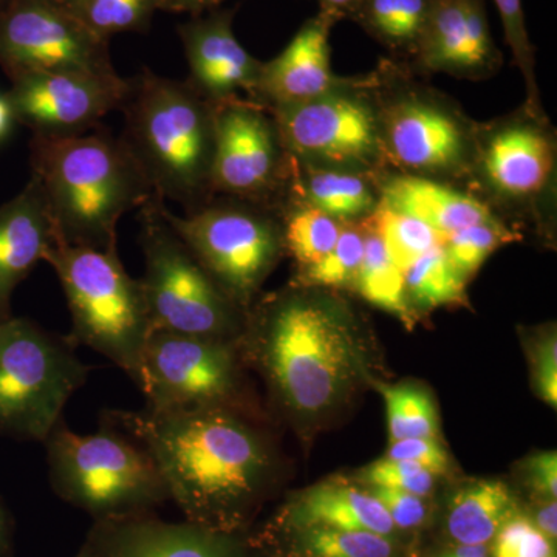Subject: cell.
<instances>
[{
  "mask_svg": "<svg viewBox=\"0 0 557 557\" xmlns=\"http://www.w3.org/2000/svg\"><path fill=\"white\" fill-rule=\"evenodd\" d=\"M486 545H458L454 552L442 555L443 557H487Z\"/></svg>",
  "mask_w": 557,
  "mask_h": 557,
  "instance_id": "obj_48",
  "label": "cell"
},
{
  "mask_svg": "<svg viewBox=\"0 0 557 557\" xmlns=\"http://www.w3.org/2000/svg\"><path fill=\"white\" fill-rule=\"evenodd\" d=\"M76 557H91V556H90V553L87 552L86 548H84L83 552H81L79 555Z\"/></svg>",
  "mask_w": 557,
  "mask_h": 557,
  "instance_id": "obj_51",
  "label": "cell"
},
{
  "mask_svg": "<svg viewBox=\"0 0 557 557\" xmlns=\"http://www.w3.org/2000/svg\"><path fill=\"white\" fill-rule=\"evenodd\" d=\"M89 373L72 339L30 319L0 322V435L44 443Z\"/></svg>",
  "mask_w": 557,
  "mask_h": 557,
  "instance_id": "obj_9",
  "label": "cell"
},
{
  "mask_svg": "<svg viewBox=\"0 0 557 557\" xmlns=\"http://www.w3.org/2000/svg\"><path fill=\"white\" fill-rule=\"evenodd\" d=\"M516 516L511 491L498 480H479L450 500L446 528L458 545H486Z\"/></svg>",
  "mask_w": 557,
  "mask_h": 557,
  "instance_id": "obj_25",
  "label": "cell"
},
{
  "mask_svg": "<svg viewBox=\"0 0 557 557\" xmlns=\"http://www.w3.org/2000/svg\"><path fill=\"white\" fill-rule=\"evenodd\" d=\"M10 2L11 0H0V11L5 9V7L9 5Z\"/></svg>",
  "mask_w": 557,
  "mask_h": 557,
  "instance_id": "obj_50",
  "label": "cell"
},
{
  "mask_svg": "<svg viewBox=\"0 0 557 557\" xmlns=\"http://www.w3.org/2000/svg\"><path fill=\"white\" fill-rule=\"evenodd\" d=\"M17 126H20V121L14 112L9 90L0 91V145L11 137Z\"/></svg>",
  "mask_w": 557,
  "mask_h": 557,
  "instance_id": "obj_44",
  "label": "cell"
},
{
  "mask_svg": "<svg viewBox=\"0 0 557 557\" xmlns=\"http://www.w3.org/2000/svg\"><path fill=\"white\" fill-rule=\"evenodd\" d=\"M534 525L544 534L548 541H556L557 537V505L556 500L545 502L544 507L537 509Z\"/></svg>",
  "mask_w": 557,
  "mask_h": 557,
  "instance_id": "obj_45",
  "label": "cell"
},
{
  "mask_svg": "<svg viewBox=\"0 0 557 557\" xmlns=\"http://www.w3.org/2000/svg\"><path fill=\"white\" fill-rule=\"evenodd\" d=\"M440 557H442V556H440Z\"/></svg>",
  "mask_w": 557,
  "mask_h": 557,
  "instance_id": "obj_52",
  "label": "cell"
},
{
  "mask_svg": "<svg viewBox=\"0 0 557 557\" xmlns=\"http://www.w3.org/2000/svg\"><path fill=\"white\" fill-rule=\"evenodd\" d=\"M520 239L522 234L512 228L507 220L494 219L458 230L443 237L442 245L458 273L469 278L498 248Z\"/></svg>",
  "mask_w": 557,
  "mask_h": 557,
  "instance_id": "obj_33",
  "label": "cell"
},
{
  "mask_svg": "<svg viewBox=\"0 0 557 557\" xmlns=\"http://www.w3.org/2000/svg\"><path fill=\"white\" fill-rule=\"evenodd\" d=\"M338 22L324 11L304 22L287 47L263 62L256 102L269 110L287 108L347 84L350 76H338L332 67L330 36Z\"/></svg>",
  "mask_w": 557,
  "mask_h": 557,
  "instance_id": "obj_19",
  "label": "cell"
},
{
  "mask_svg": "<svg viewBox=\"0 0 557 557\" xmlns=\"http://www.w3.org/2000/svg\"><path fill=\"white\" fill-rule=\"evenodd\" d=\"M527 478L530 486L545 498L557 497V454L556 450L536 454L527 461Z\"/></svg>",
  "mask_w": 557,
  "mask_h": 557,
  "instance_id": "obj_42",
  "label": "cell"
},
{
  "mask_svg": "<svg viewBox=\"0 0 557 557\" xmlns=\"http://www.w3.org/2000/svg\"><path fill=\"white\" fill-rule=\"evenodd\" d=\"M467 284L468 278L461 276L450 263L442 242L405 271L406 295L410 309L416 313L465 306L468 300Z\"/></svg>",
  "mask_w": 557,
  "mask_h": 557,
  "instance_id": "obj_27",
  "label": "cell"
},
{
  "mask_svg": "<svg viewBox=\"0 0 557 557\" xmlns=\"http://www.w3.org/2000/svg\"><path fill=\"white\" fill-rule=\"evenodd\" d=\"M58 245L38 180L0 205V322L13 318L11 298L21 282Z\"/></svg>",
  "mask_w": 557,
  "mask_h": 557,
  "instance_id": "obj_21",
  "label": "cell"
},
{
  "mask_svg": "<svg viewBox=\"0 0 557 557\" xmlns=\"http://www.w3.org/2000/svg\"><path fill=\"white\" fill-rule=\"evenodd\" d=\"M84 548L91 557H236L220 531L161 522L148 512L98 520Z\"/></svg>",
  "mask_w": 557,
  "mask_h": 557,
  "instance_id": "obj_20",
  "label": "cell"
},
{
  "mask_svg": "<svg viewBox=\"0 0 557 557\" xmlns=\"http://www.w3.org/2000/svg\"><path fill=\"white\" fill-rule=\"evenodd\" d=\"M234 14L236 10H211L178 27L189 69L186 84L214 106L258 98L263 61L234 35Z\"/></svg>",
  "mask_w": 557,
  "mask_h": 557,
  "instance_id": "obj_18",
  "label": "cell"
},
{
  "mask_svg": "<svg viewBox=\"0 0 557 557\" xmlns=\"http://www.w3.org/2000/svg\"><path fill=\"white\" fill-rule=\"evenodd\" d=\"M0 67L10 83L44 73H116L109 40L58 0H11L0 11Z\"/></svg>",
  "mask_w": 557,
  "mask_h": 557,
  "instance_id": "obj_14",
  "label": "cell"
},
{
  "mask_svg": "<svg viewBox=\"0 0 557 557\" xmlns=\"http://www.w3.org/2000/svg\"><path fill=\"white\" fill-rule=\"evenodd\" d=\"M504 64L487 21L485 0H435L409 69L417 75L482 81Z\"/></svg>",
  "mask_w": 557,
  "mask_h": 557,
  "instance_id": "obj_17",
  "label": "cell"
},
{
  "mask_svg": "<svg viewBox=\"0 0 557 557\" xmlns=\"http://www.w3.org/2000/svg\"><path fill=\"white\" fill-rule=\"evenodd\" d=\"M289 159L311 166L362 172L376 178L388 171L372 76L314 100L270 110Z\"/></svg>",
  "mask_w": 557,
  "mask_h": 557,
  "instance_id": "obj_11",
  "label": "cell"
},
{
  "mask_svg": "<svg viewBox=\"0 0 557 557\" xmlns=\"http://www.w3.org/2000/svg\"><path fill=\"white\" fill-rule=\"evenodd\" d=\"M277 527L285 531L329 527L370 531L381 536H391L395 531L379 498L341 482L321 483L293 497L278 516Z\"/></svg>",
  "mask_w": 557,
  "mask_h": 557,
  "instance_id": "obj_23",
  "label": "cell"
},
{
  "mask_svg": "<svg viewBox=\"0 0 557 557\" xmlns=\"http://www.w3.org/2000/svg\"><path fill=\"white\" fill-rule=\"evenodd\" d=\"M131 81L121 112V139L149 180L157 199L193 212L214 199L215 106L186 81L143 70Z\"/></svg>",
  "mask_w": 557,
  "mask_h": 557,
  "instance_id": "obj_4",
  "label": "cell"
},
{
  "mask_svg": "<svg viewBox=\"0 0 557 557\" xmlns=\"http://www.w3.org/2000/svg\"><path fill=\"white\" fill-rule=\"evenodd\" d=\"M364 226L361 222L344 223L335 247L318 263L299 270L296 285L329 289H355L364 258Z\"/></svg>",
  "mask_w": 557,
  "mask_h": 557,
  "instance_id": "obj_32",
  "label": "cell"
},
{
  "mask_svg": "<svg viewBox=\"0 0 557 557\" xmlns=\"http://www.w3.org/2000/svg\"><path fill=\"white\" fill-rule=\"evenodd\" d=\"M284 230L285 252L309 269L335 247L344 223L302 201L287 200L278 207Z\"/></svg>",
  "mask_w": 557,
  "mask_h": 557,
  "instance_id": "obj_29",
  "label": "cell"
},
{
  "mask_svg": "<svg viewBox=\"0 0 557 557\" xmlns=\"http://www.w3.org/2000/svg\"><path fill=\"white\" fill-rule=\"evenodd\" d=\"M226 0H159L160 11H171V13H189L193 16L208 13L222 5Z\"/></svg>",
  "mask_w": 557,
  "mask_h": 557,
  "instance_id": "obj_43",
  "label": "cell"
},
{
  "mask_svg": "<svg viewBox=\"0 0 557 557\" xmlns=\"http://www.w3.org/2000/svg\"><path fill=\"white\" fill-rule=\"evenodd\" d=\"M386 399L388 438H437L438 417L431 395L416 384L381 387Z\"/></svg>",
  "mask_w": 557,
  "mask_h": 557,
  "instance_id": "obj_34",
  "label": "cell"
},
{
  "mask_svg": "<svg viewBox=\"0 0 557 557\" xmlns=\"http://www.w3.org/2000/svg\"><path fill=\"white\" fill-rule=\"evenodd\" d=\"M361 0H318L319 11L333 14L339 21L348 20L351 11L357 9Z\"/></svg>",
  "mask_w": 557,
  "mask_h": 557,
  "instance_id": "obj_46",
  "label": "cell"
},
{
  "mask_svg": "<svg viewBox=\"0 0 557 557\" xmlns=\"http://www.w3.org/2000/svg\"><path fill=\"white\" fill-rule=\"evenodd\" d=\"M44 262L60 278L72 314L75 346H87L119 366L138 388L150 335L141 281L129 276L116 251L54 245Z\"/></svg>",
  "mask_w": 557,
  "mask_h": 557,
  "instance_id": "obj_6",
  "label": "cell"
},
{
  "mask_svg": "<svg viewBox=\"0 0 557 557\" xmlns=\"http://www.w3.org/2000/svg\"><path fill=\"white\" fill-rule=\"evenodd\" d=\"M159 0H86L76 11L79 20L102 39L126 32H146Z\"/></svg>",
  "mask_w": 557,
  "mask_h": 557,
  "instance_id": "obj_36",
  "label": "cell"
},
{
  "mask_svg": "<svg viewBox=\"0 0 557 557\" xmlns=\"http://www.w3.org/2000/svg\"><path fill=\"white\" fill-rule=\"evenodd\" d=\"M58 2H61L62 5L67 7V9L72 10L73 13H76L86 0H58Z\"/></svg>",
  "mask_w": 557,
  "mask_h": 557,
  "instance_id": "obj_49",
  "label": "cell"
},
{
  "mask_svg": "<svg viewBox=\"0 0 557 557\" xmlns=\"http://www.w3.org/2000/svg\"><path fill=\"white\" fill-rule=\"evenodd\" d=\"M534 384L539 397L553 409L557 408V339L556 333H547L534 351Z\"/></svg>",
  "mask_w": 557,
  "mask_h": 557,
  "instance_id": "obj_41",
  "label": "cell"
},
{
  "mask_svg": "<svg viewBox=\"0 0 557 557\" xmlns=\"http://www.w3.org/2000/svg\"><path fill=\"white\" fill-rule=\"evenodd\" d=\"M372 76L388 170L469 190L479 124L448 95L416 79L406 62H381Z\"/></svg>",
  "mask_w": 557,
  "mask_h": 557,
  "instance_id": "obj_5",
  "label": "cell"
},
{
  "mask_svg": "<svg viewBox=\"0 0 557 557\" xmlns=\"http://www.w3.org/2000/svg\"><path fill=\"white\" fill-rule=\"evenodd\" d=\"M370 494L379 498L380 504L386 508L395 528H416L426 519L428 508L423 497L394 487L372 486Z\"/></svg>",
  "mask_w": 557,
  "mask_h": 557,
  "instance_id": "obj_40",
  "label": "cell"
},
{
  "mask_svg": "<svg viewBox=\"0 0 557 557\" xmlns=\"http://www.w3.org/2000/svg\"><path fill=\"white\" fill-rule=\"evenodd\" d=\"M387 458L409 460L420 465L432 474H445L449 471L450 460L446 449L437 438H405L391 443Z\"/></svg>",
  "mask_w": 557,
  "mask_h": 557,
  "instance_id": "obj_39",
  "label": "cell"
},
{
  "mask_svg": "<svg viewBox=\"0 0 557 557\" xmlns=\"http://www.w3.org/2000/svg\"><path fill=\"white\" fill-rule=\"evenodd\" d=\"M556 131L525 109L479 124L469 190L497 215L552 219L556 211ZM504 219V218H502Z\"/></svg>",
  "mask_w": 557,
  "mask_h": 557,
  "instance_id": "obj_12",
  "label": "cell"
},
{
  "mask_svg": "<svg viewBox=\"0 0 557 557\" xmlns=\"http://www.w3.org/2000/svg\"><path fill=\"white\" fill-rule=\"evenodd\" d=\"M102 421L148 450L188 522L220 533L263 493L274 471L265 438L236 410H108Z\"/></svg>",
  "mask_w": 557,
  "mask_h": 557,
  "instance_id": "obj_1",
  "label": "cell"
},
{
  "mask_svg": "<svg viewBox=\"0 0 557 557\" xmlns=\"http://www.w3.org/2000/svg\"><path fill=\"white\" fill-rule=\"evenodd\" d=\"M376 186L381 203L421 220L442 237L502 219L471 190L438 180L388 170L376 177Z\"/></svg>",
  "mask_w": 557,
  "mask_h": 557,
  "instance_id": "obj_22",
  "label": "cell"
},
{
  "mask_svg": "<svg viewBox=\"0 0 557 557\" xmlns=\"http://www.w3.org/2000/svg\"><path fill=\"white\" fill-rule=\"evenodd\" d=\"M435 0H361L348 20L394 54L410 62L431 16Z\"/></svg>",
  "mask_w": 557,
  "mask_h": 557,
  "instance_id": "obj_26",
  "label": "cell"
},
{
  "mask_svg": "<svg viewBox=\"0 0 557 557\" xmlns=\"http://www.w3.org/2000/svg\"><path fill=\"white\" fill-rule=\"evenodd\" d=\"M361 223L366 233L364 258L359 269L355 292L376 309L394 314L408 327H412L418 318L409 306L405 274L388 258L380 237L366 225L364 220Z\"/></svg>",
  "mask_w": 557,
  "mask_h": 557,
  "instance_id": "obj_28",
  "label": "cell"
},
{
  "mask_svg": "<svg viewBox=\"0 0 557 557\" xmlns=\"http://www.w3.org/2000/svg\"><path fill=\"white\" fill-rule=\"evenodd\" d=\"M364 222L380 237L388 258L403 274L420 256L443 240L437 231L426 223L395 211L381 201L376 211Z\"/></svg>",
  "mask_w": 557,
  "mask_h": 557,
  "instance_id": "obj_31",
  "label": "cell"
},
{
  "mask_svg": "<svg viewBox=\"0 0 557 557\" xmlns=\"http://www.w3.org/2000/svg\"><path fill=\"white\" fill-rule=\"evenodd\" d=\"M358 479L364 485L394 487L423 498L431 496L435 486V474L428 469L413 461L387 457L361 469Z\"/></svg>",
  "mask_w": 557,
  "mask_h": 557,
  "instance_id": "obj_37",
  "label": "cell"
},
{
  "mask_svg": "<svg viewBox=\"0 0 557 557\" xmlns=\"http://www.w3.org/2000/svg\"><path fill=\"white\" fill-rule=\"evenodd\" d=\"M10 549V522L5 508L0 502V557L9 555Z\"/></svg>",
  "mask_w": 557,
  "mask_h": 557,
  "instance_id": "obj_47",
  "label": "cell"
},
{
  "mask_svg": "<svg viewBox=\"0 0 557 557\" xmlns=\"http://www.w3.org/2000/svg\"><path fill=\"white\" fill-rule=\"evenodd\" d=\"M287 200L302 201L341 223H351L362 222L376 211L380 193L376 178L362 172L311 166L289 159L282 203Z\"/></svg>",
  "mask_w": 557,
  "mask_h": 557,
  "instance_id": "obj_24",
  "label": "cell"
},
{
  "mask_svg": "<svg viewBox=\"0 0 557 557\" xmlns=\"http://www.w3.org/2000/svg\"><path fill=\"white\" fill-rule=\"evenodd\" d=\"M292 416L332 409L362 372L357 321L329 289L293 284L248 310L239 341Z\"/></svg>",
  "mask_w": 557,
  "mask_h": 557,
  "instance_id": "obj_2",
  "label": "cell"
},
{
  "mask_svg": "<svg viewBox=\"0 0 557 557\" xmlns=\"http://www.w3.org/2000/svg\"><path fill=\"white\" fill-rule=\"evenodd\" d=\"M131 81L119 73H44L11 81L9 95L20 126L33 137L70 138L101 127L113 110H121Z\"/></svg>",
  "mask_w": 557,
  "mask_h": 557,
  "instance_id": "obj_16",
  "label": "cell"
},
{
  "mask_svg": "<svg viewBox=\"0 0 557 557\" xmlns=\"http://www.w3.org/2000/svg\"><path fill=\"white\" fill-rule=\"evenodd\" d=\"M287 533L292 557H394L388 536L370 531L310 527Z\"/></svg>",
  "mask_w": 557,
  "mask_h": 557,
  "instance_id": "obj_30",
  "label": "cell"
},
{
  "mask_svg": "<svg viewBox=\"0 0 557 557\" xmlns=\"http://www.w3.org/2000/svg\"><path fill=\"white\" fill-rule=\"evenodd\" d=\"M493 557H555L548 541L530 519L512 516L493 539Z\"/></svg>",
  "mask_w": 557,
  "mask_h": 557,
  "instance_id": "obj_38",
  "label": "cell"
},
{
  "mask_svg": "<svg viewBox=\"0 0 557 557\" xmlns=\"http://www.w3.org/2000/svg\"><path fill=\"white\" fill-rule=\"evenodd\" d=\"M30 170L64 247L116 251L121 218L156 197L126 143L102 126L78 137H32Z\"/></svg>",
  "mask_w": 557,
  "mask_h": 557,
  "instance_id": "obj_3",
  "label": "cell"
},
{
  "mask_svg": "<svg viewBox=\"0 0 557 557\" xmlns=\"http://www.w3.org/2000/svg\"><path fill=\"white\" fill-rule=\"evenodd\" d=\"M164 215L201 265L237 306L249 310L263 282L285 255L278 209L214 197L183 215Z\"/></svg>",
  "mask_w": 557,
  "mask_h": 557,
  "instance_id": "obj_10",
  "label": "cell"
},
{
  "mask_svg": "<svg viewBox=\"0 0 557 557\" xmlns=\"http://www.w3.org/2000/svg\"><path fill=\"white\" fill-rule=\"evenodd\" d=\"M141 281L153 330L239 343L248 311L237 306L196 258L152 197L139 208Z\"/></svg>",
  "mask_w": 557,
  "mask_h": 557,
  "instance_id": "obj_8",
  "label": "cell"
},
{
  "mask_svg": "<svg viewBox=\"0 0 557 557\" xmlns=\"http://www.w3.org/2000/svg\"><path fill=\"white\" fill-rule=\"evenodd\" d=\"M288 171L289 159L269 109L248 100L215 106V197L278 209Z\"/></svg>",
  "mask_w": 557,
  "mask_h": 557,
  "instance_id": "obj_15",
  "label": "cell"
},
{
  "mask_svg": "<svg viewBox=\"0 0 557 557\" xmlns=\"http://www.w3.org/2000/svg\"><path fill=\"white\" fill-rule=\"evenodd\" d=\"M240 359L239 343L153 330L139 388L146 409L239 412Z\"/></svg>",
  "mask_w": 557,
  "mask_h": 557,
  "instance_id": "obj_13",
  "label": "cell"
},
{
  "mask_svg": "<svg viewBox=\"0 0 557 557\" xmlns=\"http://www.w3.org/2000/svg\"><path fill=\"white\" fill-rule=\"evenodd\" d=\"M498 16L504 25L505 40L511 51L512 62L519 69L525 83V102L522 108L531 115L545 119L544 106H542L541 90L536 78V49L530 39L527 28L525 13H523L522 0H494Z\"/></svg>",
  "mask_w": 557,
  "mask_h": 557,
  "instance_id": "obj_35",
  "label": "cell"
},
{
  "mask_svg": "<svg viewBox=\"0 0 557 557\" xmlns=\"http://www.w3.org/2000/svg\"><path fill=\"white\" fill-rule=\"evenodd\" d=\"M44 445L54 493L98 520L141 515L171 498L148 450L104 421L81 435L61 418Z\"/></svg>",
  "mask_w": 557,
  "mask_h": 557,
  "instance_id": "obj_7",
  "label": "cell"
}]
</instances>
